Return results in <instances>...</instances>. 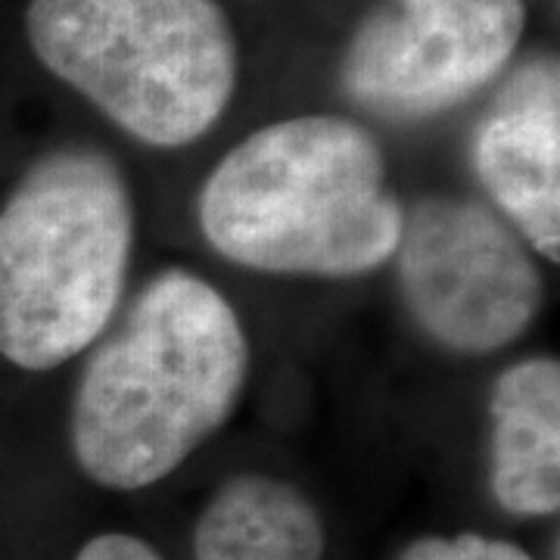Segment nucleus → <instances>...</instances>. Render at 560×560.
Here are the masks:
<instances>
[{
	"instance_id": "nucleus-2",
	"label": "nucleus",
	"mask_w": 560,
	"mask_h": 560,
	"mask_svg": "<svg viewBox=\"0 0 560 560\" xmlns=\"http://www.w3.org/2000/svg\"><path fill=\"white\" fill-rule=\"evenodd\" d=\"M202 237L261 275L346 280L393 259L405 206L389 190L381 140L346 116L271 121L202 180Z\"/></svg>"
},
{
	"instance_id": "nucleus-7",
	"label": "nucleus",
	"mask_w": 560,
	"mask_h": 560,
	"mask_svg": "<svg viewBox=\"0 0 560 560\" xmlns=\"http://www.w3.org/2000/svg\"><path fill=\"white\" fill-rule=\"evenodd\" d=\"M482 190L529 249L560 261V69L533 57L501 84L470 140Z\"/></svg>"
},
{
	"instance_id": "nucleus-10",
	"label": "nucleus",
	"mask_w": 560,
	"mask_h": 560,
	"mask_svg": "<svg viewBox=\"0 0 560 560\" xmlns=\"http://www.w3.org/2000/svg\"><path fill=\"white\" fill-rule=\"evenodd\" d=\"M399 560H533L521 545L504 539H486L480 533H460L452 539L427 536L408 545Z\"/></svg>"
},
{
	"instance_id": "nucleus-9",
	"label": "nucleus",
	"mask_w": 560,
	"mask_h": 560,
	"mask_svg": "<svg viewBox=\"0 0 560 560\" xmlns=\"http://www.w3.org/2000/svg\"><path fill=\"white\" fill-rule=\"evenodd\" d=\"M194 558L320 560L324 523L296 486L265 474H237L200 514Z\"/></svg>"
},
{
	"instance_id": "nucleus-3",
	"label": "nucleus",
	"mask_w": 560,
	"mask_h": 560,
	"mask_svg": "<svg viewBox=\"0 0 560 560\" xmlns=\"http://www.w3.org/2000/svg\"><path fill=\"white\" fill-rule=\"evenodd\" d=\"M131 246L116 160L66 147L35 162L0 209V355L50 371L94 346L119 312Z\"/></svg>"
},
{
	"instance_id": "nucleus-1",
	"label": "nucleus",
	"mask_w": 560,
	"mask_h": 560,
	"mask_svg": "<svg viewBox=\"0 0 560 560\" xmlns=\"http://www.w3.org/2000/svg\"><path fill=\"white\" fill-rule=\"evenodd\" d=\"M249 381L234 305L187 268H165L81 371L69 442L81 474L135 492L175 474L231 420Z\"/></svg>"
},
{
	"instance_id": "nucleus-11",
	"label": "nucleus",
	"mask_w": 560,
	"mask_h": 560,
	"mask_svg": "<svg viewBox=\"0 0 560 560\" xmlns=\"http://www.w3.org/2000/svg\"><path fill=\"white\" fill-rule=\"evenodd\" d=\"M75 560H162L153 545L125 533H103L97 539L84 541Z\"/></svg>"
},
{
	"instance_id": "nucleus-4",
	"label": "nucleus",
	"mask_w": 560,
	"mask_h": 560,
	"mask_svg": "<svg viewBox=\"0 0 560 560\" xmlns=\"http://www.w3.org/2000/svg\"><path fill=\"white\" fill-rule=\"evenodd\" d=\"M47 72L147 147L200 140L237 88V38L215 0H32Z\"/></svg>"
},
{
	"instance_id": "nucleus-6",
	"label": "nucleus",
	"mask_w": 560,
	"mask_h": 560,
	"mask_svg": "<svg viewBox=\"0 0 560 560\" xmlns=\"http://www.w3.org/2000/svg\"><path fill=\"white\" fill-rule=\"evenodd\" d=\"M523 0H381L346 44L340 88L386 121L458 109L514 60Z\"/></svg>"
},
{
	"instance_id": "nucleus-8",
	"label": "nucleus",
	"mask_w": 560,
	"mask_h": 560,
	"mask_svg": "<svg viewBox=\"0 0 560 560\" xmlns=\"http://www.w3.org/2000/svg\"><path fill=\"white\" fill-rule=\"evenodd\" d=\"M489 482L508 514L548 517L560 508V361L511 364L489 396Z\"/></svg>"
},
{
	"instance_id": "nucleus-5",
	"label": "nucleus",
	"mask_w": 560,
	"mask_h": 560,
	"mask_svg": "<svg viewBox=\"0 0 560 560\" xmlns=\"http://www.w3.org/2000/svg\"><path fill=\"white\" fill-rule=\"evenodd\" d=\"M393 259L411 320L452 355L501 352L539 318V265L486 202L455 194L415 200L405 209Z\"/></svg>"
}]
</instances>
